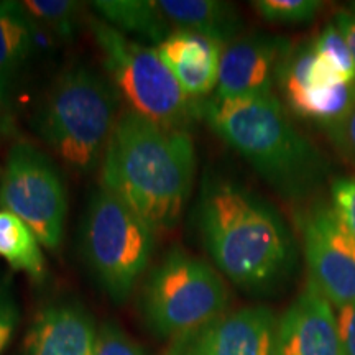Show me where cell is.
I'll return each instance as SVG.
<instances>
[{"label":"cell","mask_w":355,"mask_h":355,"mask_svg":"<svg viewBox=\"0 0 355 355\" xmlns=\"http://www.w3.org/2000/svg\"><path fill=\"white\" fill-rule=\"evenodd\" d=\"M196 224L216 270L243 291H277L298 268L300 247L285 217L241 181L204 176Z\"/></svg>","instance_id":"6da1fadb"},{"label":"cell","mask_w":355,"mask_h":355,"mask_svg":"<svg viewBox=\"0 0 355 355\" xmlns=\"http://www.w3.org/2000/svg\"><path fill=\"white\" fill-rule=\"evenodd\" d=\"M194 175L196 148L189 132L122 110L101 163L102 188L162 232L183 216Z\"/></svg>","instance_id":"7a4b0ae2"},{"label":"cell","mask_w":355,"mask_h":355,"mask_svg":"<svg viewBox=\"0 0 355 355\" xmlns=\"http://www.w3.org/2000/svg\"><path fill=\"white\" fill-rule=\"evenodd\" d=\"M201 117L283 199L308 201L326 186L331 165L306 139L277 96L201 104Z\"/></svg>","instance_id":"3957f363"},{"label":"cell","mask_w":355,"mask_h":355,"mask_svg":"<svg viewBox=\"0 0 355 355\" xmlns=\"http://www.w3.org/2000/svg\"><path fill=\"white\" fill-rule=\"evenodd\" d=\"M122 110L107 74L76 63L53 81L32 127L66 166L86 175L101 168Z\"/></svg>","instance_id":"277c9868"},{"label":"cell","mask_w":355,"mask_h":355,"mask_svg":"<svg viewBox=\"0 0 355 355\" xmlns=\"http://www.w3.org/2000/svg\"><path fill=\"white\" fill-rule=\"evenodd\" d=\"M86 24L127 109L162 127L189 132L201 117V102L181 89L157 48L127 37L99 17H89Z\"/></svg>","instance_id":"5b68a950"},{"label":"cell","mask_w":355,"mask_h":355,"mask_svg":"<svg viewBox=\"0 0 355 355\" xmlns=\"http://www.w3.org/2000/svg\"><path fill=\"white\" fill-rule=\"evenodd\" d=\"M157 230L125 202L99 188L89 196L81 224V252L89 273L114 303L130 298L148 268Z\"/></svg>","instance_id":"8992f818"},{"label":"cell","mask_w":355,"mask_h":355,"mask_svg":"<svg viewBox=\"0 0 355 355\" xmlns=\"http://www.w3.org/2000/svg\"><path fill=\"white\" fill-rule=\"evenodd\" d=\"M227 283L214 266L175 247L150 270L139 308L148 331L176 339L229 311Z\"/></svg>","instance_id":"52a82bcc"},{"label":"cell","mask_w":355,"mask_h":355,"mask_svg":"<svg viewBox=\"0 0 355 355\" xmlns=\"http://www.w3.org/2000/svg\"><path fill=\"white\" fill-rule=\"evenodd\" d=\"M0 209L20 217L44 248L56 250L68 220V188L55 159L28 141L13 145L0 176Z\"/></svg>","instance_id":"ba28073f"},{"label":"cell","mask_w":355,"mask_h":355,"mask_svg":"<svg viewBox=\"0 0 355 355\" xmlns=\"http://www.w3.org/2000/svg\"><path fill=\"white\" fill-rule=\"evenodd\" d=\"M311 283L332 308L355 303V237L331 202H318L301 219Z\"/></svg>","instance_id":"9c48e42d"},{"label":"cell","mask_w":355,"mask_h":355,"mask_svg":"<svg viewBox=\"0 0 355 355\" xmlns=\"http://www.w3.org/2000/svg\"><path fill=\"white\" fill-rule=\"evenodd\" d=\"M278 319L266 306L225 311L171 340L166 355H273Z\"/></svg>","instance_id":"30bf717a"},{"label":"cell","mask_w":355,"mask_h":355,"mask_svg":"<svg viewBox=\"0 0 355 355\" xmlns=\"http://www.w3.org/2000/svg\"><path fill=\"white\" fill-rule=\"evenodd\" d=\"M290 44L286 38L266 33L242 35L234 40L222 50L214 97L277 96L278 69Z\"/></svg>","instance_id":"8fae6325"},{"label":"cell","mask_w":355,"mask_h":355,"mask_svg":"<svg viewBox=\"0 0 355 355\" xmlns=\"http://www.w3.org/2000/svg\"><path fill=\"white\" fill-rule=\"evenodd\" d=\"M273 355H344L336 311L311 283L278 319Z\"/></svg>","instance_id":"7c38bea8"},{"label":"cell","mask_w":355,"mask_h":355,"mask_svg":"<svg viewBox=\"0 0 355 355\" xmlns=\"http://www.w3.org/2000/svg\"><path fill=\"white\" fill-rule=\"evenodd\" d=\"M94 316L74 300H58L38 311L26 331L24 355H92Z\"/></svg>","instance_id":"4fadbf2b"},{"label":"cell","mask_w":355,"mask_h":355,"mask_svg":"<svg viewBox=\"0 0 355 355\" xmlns=\"http://www.w3.org/2000/svg\"><path fill=\"white\" fill-rule=\"evenodd\" d=\"M155 48L191 99L199 101L216 91L222 44L202 35L175 30Z\"/></svg>","instance_id":"5bb4252c"},{"label":"cell","mask_w":355,"mask_h":355,"mask_svg":"<svg viewBox=\"0 0 355 355\" xmlns=\"http://www.w3.org/2000/svg\"><path fill=\"white\" fill-rule=\"evenodd\" d=\"M173 30H186L227 46L242 37L243 20L237 8L220 0H158Z\"/></svg>","instance_id":"9a60e30c"},{"label":"cell","mask_w":355,"mask_h":355,"mask_svg":"<svg viewBox=\"0 0 355 355\" xmlns=\"http://www.w3.org/2000/svg\"><path fill=\"white\" fill-rule=\"evenodd\" d=\"M38 26L21 2L0 0V107L35 48Z\"/></svg>","instance_id":"2e32d148"},{"label":"cell","mask_w":355,"mask_h":355,"mask_svg":"<svg viewBox=\"0 0 355 355\" xmlns=\"http://www.w3.org/2000/svg\"><path fill=\"white\" fill-rule=\"evenodd\" d=\"M91 8L101 20L123 35L162 44L175 32L163 15L158 0H99Z\"/></svg>","instance_id":"e0dca14e"},{"label":"cell","mask_w":355,"mask_h":355,"mask_svg":"<svg viewBox=\"0 0 355 355\" xmlns=\"http://www.w3.org/2000/svg\"><path fill=\"white\" fill-rule=\"evenodd\" d=\"M0 259L32 282H42L46 272L43 245L20 217L0 209Z\"/></svg>","instance_id":"ac0fdd59"},{"label":"cell","mask_w":355,"mask_h":355,"mask_svg":"<svg viewBox=\"0 0 355 355\" xmlns=\"http://www.w3.org/2000/svg\"><path fill=\"white\" fill-rule=\"evenodd\" d=\"M24 7L40 28L58 42L71 43L83 26V3L73 0H25Z\"/></svg>","instance_id":"d6986e66"},{"label":"cell","mask_w":355,"mask_h":355,"mask_svg":"<svg viewBox=\"0 0 355 355\" xmlns=\"http://www.w3.org/2000/svg\"><path fill=\"white\" fill-rule=\"evenodd\" d=\"M252 7L265 21L273 25H308L318 19L321 0H255Z\"/></svg>","instance_id":"ffe728a7"},{"label":"cell","mask_w":355,"mask_h":355,"mask_svg":"<svg viewBox=\"0 0 355 355\" xmlns=\"http://www.w3.org/2000/svg\"><path fill=\"white\" fill-rule=\"evenodd\" d=\"M314 51L319 56L324 58L326 61H329L332 66H336L337 69H340L349 79L355 81V64L354 58L350 55V50L345 43L343 33L339 32L334 21H329L321 33L313 40Z\"/></svg>","instance_id":"44dd1931"},{"label":"cell","mask_w":355,"mask_h":355,"mask_svg":"<svg viewBox=\"0 0 355 355\" xmlns=\"http://www.w3.org/2000/svg\"><path fill=\"white\" fill-rule=\"evenodd\" d=\"M92 355H148L144 345L114 321H105L97 326V336Z\"/></svg>","instance_id":"7402d4cb"},{"label":"cell","mask_w":355,"mask_h":355,"mask_svg":"<svg viewBox=\"0 0 355 355\" xmlns=\"http://www.w3.org/2000/svg\"><path fill=\"white\" fill-rule=\"evenodd\" d=\"M331 204L355 237V176L337 178L332 181Z\"/></svg>","instance_id":"603a6c76"},{"label":"cell","mask_w":355,"mask_h":355,"mask_svg":"<svg viewBox=\"0 0 355 355\" xmlns=\"http://www.w3.org/2000/svg\"><path fill=\"white\" fill-rule=\"evenodd\" d=\"M20 321V311L15 298L6 285H0V354L6 350L15 334Z\"/></svg>","instance_id":"cb8c5ba5"},{"label":"cell","mask_w":355,"mask_h":355,"mask_svg":"<svg viewBox=\"0 0 355 355\" xmlns=\"http://www.w3.org/2000/svg\"><path fill=\"white\" fill-rule=\"evenodd\" d=\"M336 148L355 165V104L337 125L326 133Z\"/></svg>","instance_id":"d4e9b609"},{"label":"cell","mask_w":355,"mask_h":355,"mask_svg":"<svg viewBox=\"0 0 355 355\" xmlns=\"http://www.w3.org/2000/svg\"><path fill=\"white\" fill-rule=\"evenodd\" d=\"M344 355H355V303L336 309Z\"/></svg>","instance_id":"484cf974"},{"label":"cell","mask_w":355,"mask_h":355,"mask_svg":"<svg viewBox=\"0 0 355 355\" xmlns=\"http://www.w3.org/2000/svg\"><path fill=\"white\" fill-rule=\"evenodd\" d=\"M332 21H334L337 28H339V32L343 33L355 64V7L350 6L349 8L339 10L334 17H332Z\"/></svg>","instance_id":"4316f807"}]
</instances>
